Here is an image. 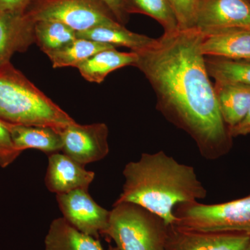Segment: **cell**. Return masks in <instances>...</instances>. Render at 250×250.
<instances>
[{"label":"cell","mask_w":250,"mask_h":250,"mask_svg":"<svg viewBox=\"0 0 250 250\" xmlns=\"http://www.w3.org/2000/svg\"><path fill=\"white\" fill-rule=\"evenodd\" d=\"M230 134L233 139L238 136L250 134V108L244 119L234 127L230 129Z\"/></svg>","instance_id":"27"},{"label":"cell","mask_w":250,"mask_h":250,"mask_svg":"<svg viewBox=\"0 0 250 250\" xmlns=\"http://www.w3.org/2000/svg\"><path fill=\"white\" fill-rule=\"evenodd\" d=\"M77 37L108 44L115 47H126L132 52L149 48L157 42V39L136 34L126 29L125 26L98 27L77 32Z\"/></svg>","instance_id":"18"},{"label":"cell","mask_w":250,"mask_h":250,"mask_svg":"<svg viewBox=\"0 0 250 250\" xmlns=\"http://www.w3.org/2000/svg\"><path fill=\"white\" fill-rule=\"evenodd\" d=\"M116 48L108 44L88 39L77 38L75 41L57 50L48 52V57L54 68L65 67H77L94 54L105 49Z\"/></svg>","instance_id":"19"},{"label":"cell","mask_w":250,"mask_h":250,"mask_svg":"<svg viewBox=\"0 0 250 250\" xmlns=\"http://www.w3.org/2000/svg\"><path fill=\"white\" fill-rule=\"evenodd\" d=\"M204 36L197 27L164 34L156 45L134 52V66L152 87L156 109L190 136L202 156L215 160L229 152L233 137L206 67Z\"/></svg>","instance_id":"1"},{"label":"cell","mask_w":250,"mask_h":250,"mask_svg":"<svg viewBox=\"0 0 250 250\" xmlns=\"http://www.w3.org/2000/svg\"><path fill=\"white\" fill-rule=\"evenodd\" d=\"M170 225L141 206L114 203L104 236L120 250H165Z\"/></svg>","instance_id":"4"},{"label":"cell","mask_w":250,"mask_h":250,"mask_svg":"<svg viewBox=\"0 0 250 250\" xmlns=\"http://www.w3.org/2000/svg\"><path fill=\"white\" fill-rule=\"evenodd\" d=\"M44 244L45 250H104L98 238L81 232L62 217L51 223Z\"/></svg>","instance_id":"16"},{"label":"cell","mask_w":250,"mask_h":250,"mask_svg":"<svg viewBox=\"0 0 250 250\" xmlns=\"http://www.w3.org/2000/svg\"><path fill=\"white\" fill-rule=\"evenodd\" d=\"M137 59L136 52H122L116 48L105 49L94 54L77 67L82 76L92 83H101L108 74L121 68L134 66Z\"/></svg>","instance_id":"17"},{"label":"cell","mask_w":250,"mask_h":250,"mask_svg":"<svg viewBox=\"0 0 250 250\" xmlns=\"http://www.w3.org/2000/svg\"><path fill=\"white\" fill-rule=\"evenodd\" d=\"M108 250H120L118 249V248H117L116 246L113 247V246H109V247H108Z\"/></svg>","instance_id":"28"},{"label":"cell","mask_w":250,"mask_h":250,"mask_svg":"<svg viewBox=\"0 0 250 250\" xmlns=\"http://www.w3.org/2000/svg\"><path fill=\"white\" fill-rule=\"evenodd\" d=\"M204 35L201 49L205 57L250 61V29H222Z\"/></svg>","instance_id":"13"},{"label":"cell","mask_w":250,"mask_h":250,"mask_svg":"<svg viewBox=\"0 0 250 250\" xmlns=\"http://www.w3.org/2000/svg\"><path fill=\"white\" fill-rule=\"evenodd\" d=\"M123 191L115 203L131 202L141 206L174 225V209L179 204L198 202L207 196L192 166L180 164L164 151L143 153L123 172Z\"/></svg>","instance_id":"2"},{"label":"cell","mask_w":250,"mask_h":250,"mask_svg":"<svg viewBox=\"0 0 250 250\" xmlns=\"http://www.w3.org/2000/svg\"><path fill=\"white\" fill-rule=\"evenodd\" d=\"M250 235L237 232H204L169 226L165 250H245Z\"/></svg>","instance_id":"10"},{"label":"cell","mask_w":250,"mask_h":250,"mask_svg":"<svg viewBox=\"0 0 250 250\" xmlns=\"http://www.w3.org/2000/svg\"><path fill=\"white\" fill-rule=\"evenodd\" d=\"M174 225L190 231L237 232L250 235V195L215 205L199 202L179 204Z\"/></svg>","instance_id":"5"},{"label":"cell","mask_w":250,"mask_h":250,"mask_svg":"<svg viewBox=\"0 0 250 250\" xmlns=\"http://www.w3.org/2000/svg\"><path fill=\"white\" fill-rule=\"evenodd\" d=\"M35 43L45 54L68 45L77 39V31L55 21H39L34 25Z\"/></svg>","instance_id":"20"},{"label":"cell","mask_w":250,"mask_h":250,"mask_svg":"<svg viewBox=\"0 0 250 250\" xmlns=\"http://www.w3.org/2000/svg\"><path fill=\"white\" fill-rule=\"evenodd\" d=\"M0 121L49 126L60 133L75 123L11 62L0 67Z\"/></svg>","instance_id":"3"},{"label":"cell","mask_w":250,"mask_h":250,"mask_svg":"<svg viewBox=\"0 0 250 250\" xmlns=\"http://www.w3.org/2000/svg\"><path fill=\"white\" fill-rule=\"evenodd\" d=\"M179 29H188L196 26L200 0H169Z\"/></svg>","instance_id":"23"},{"label":"cell","mask_w":250,"mask_h":250,"mask_svg":"<svg viewBox=\"0 0 250 250\" xmlns=\"http://www.w3.org/2000/svg\"><path fill=\"white\" fill-rule=\"evenodd\" d=\"M214 88L220 113L230 129L239 124L250 108V85L215 82Z\"/></svg>","instance_id":"15"},{"label":"cell","mask_w":250,"mask_h":250,"mask_svg":"<svg viewBox=\"0 0 250 250\" xmlns=\"http://www.w3.org/2000/svg\"><path fill=\"white\" fill-rule=\"evenodd\" d=\"M62 218L77 230L99 238L108 228L110 211L98 205L88 190L77 189L57 195Z\"/></svg>","instance_id":"7"},{"label":"cell","mask_w":250,"mask_h":250,"mask_svg":"<svg viewBox=\"0 0 250 250\" xmlns=\"http://www.w3.org/2000/svg\"><path fill=\"white\" fill-rule=\"evenodd\" d=\"M62 152L81 165L104 159L109 152L108 128L105 123L68 125L61 133Z\"/></svg>","instance_id":"8"},{"label":"cell","mask_w":250,"mask_h":250,"mask_svg":"<svg viewBox=\"0 0 250 250\" xmlns=\"http://www.w3.org/2000/svg\"><path fill=\"white\" fill-rule=\"evenodd\" d=\"M249 1H250V0H249Z\"/></svg>","instance_id":"31"},{"label":"cell","mask_w":250,"mask_h":250,"mask_svg":"<svg viewBox=\"0 0 250 250\" xmlns=\"http://www.w3.org/2000/svg\"><path fill=\"white\" fill-rule=\"evenodd\" d=\"M206 67L215 82L250 85V61L205 57Z\"/></svg>","instance_id":"22"},{"label":"cell","mask_w":250,"mask_h":250,"mask_svg":"<svg viewBox=\"0 0 250 250\" xmlns=\"http://www.w3.org/2000/svg\"><path fill=\"white\" fill-rule=\"evenodd\" d=\"M2 123L9 131L15 147L19 152L36 149L49 155L62 152V134L53 128Z\"/></svg>","instance_id":"14"},{"label":"cell","mask_w":250,"mask_h":250,"mask_svg":"<svg viewBox=\"0 0 250 250\" xmlns=\"http://www.w3.org/2000/svg\"><path fill=\"white\" fill-rule=\"evenodd\" d=\"M195 27L203 34L230 28L250 29V1L200 0Z\"/></svg>","instance_id":"9"},{"label":"cell","mask_w":250,"mask_h":250,"mask_svg":"<svg viewBox=\"0 0 250 250\" xmlns=\"http://www.w3.org/2000/svg\"><path fill=\"white\" fill-rule=\"evenodd\" d=\"M95 177V172L85 170V166L63 153H54L48 156L45 184L49 191L56 195L77 189L88 190Z\"/></svg>","instance_id":"12"},{"label":"cell","mask_w":250,"mask_h":250,"mask_svg":"<svg viewBox=\"0 0 250 250\" xmlns=\"http://www.w3.org/2000/svg\"><path fill=\"white\" fill-rule=\"evenodd\" d=\"M0 13H1V11H0Z\"/></svg>","instance_id":"30"},{"label":"cell","mask_w":250,"mask_h":250,"mask_svg":"<svg viewBox=\"0 0 250 250\" xmlns=\"http://www.w3.org/2000/svg\"><path fill=\"white\" fill-rule=\"evenodd\" d=\"M123 4L128 14H144L155 20L164 27V34L179 29L169 0H123Z\"/></svg>","instance_id":"21"},{"label":"cell","mask_w":250,"mask_h":250,"mask_svg":"<svg viewBox=\"0 0 250 250\" xmlns=\"http://www.w3.org/2000/svg\"><path fill=\"white\" fill-rule=\"evenodd\" d=\"M35 22L24 11L0 13V67L16 52H26L35 43Z\"/></svg>","instance_id":"11"},{"label":"cell","mask_w":250,"mask_h":250,"mask_svg":"<svg viewBox=\"0 0 250 250\" xmlns=\"http://www.w3.org/2000/svg\"><path fill=\"white\" fill-rule=\"evenodd\" d=\"M250 250V241L249 243V244H248V246H247V248H246V250Z\"/></svg>","instance_id":"29"},{"label":"cell","mask_w":250,"mask_h":250,"mask_svg":"<svg viewBox=\"0 0 250 250\" xmlns=\"http://www.w3.org/2000/svg\"><path fill=\"white\" fill-rule=\"evenodd\" d=\"M31 0H0V11H24Z\"/></svg>","instance_id":"26"},{"label":"cell","mask_w":250,"mask_h":250,"mask_svg":"<svg viewBox=\"0 0 250 250\" xmlns=\"http://www.w3.org/2000/svg\"><path fill=\"white\" fill-rule=\"evenodd\" d=\"M104 6L122 25L128 22L129 14L126 12L123 0H93Z\"/></svg>","instance_id":"25"},{"label":"cell","mask_w":250,"mask_h":250,"mask_svg":"<svg viewBox=\"0 0 250 250\" xmlns=\"http://www.w3.org/2000/svg\"><path fill=\"white\" fill-rule=\"evenodd\" d=\"M21 153L15 147L9 131L0 121V167L11 165Z\"/></svg>","instance_id":"24"},{"label":"cell","mask_w":250,"mask_h":250,"mask_svg":"<svg viewBox=\"0 0 250 250\" xmlns=\"http://www.w3.org/2000/svg\"><path fill=\"white\" fill-rule=\"evenodd\" d=\"M25 11L34 22L58 21L77 32L98 27L122 25L107 10L93 0H31Z\"/></svg>","instance_id":"6"}]
</instances>
